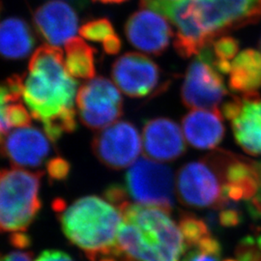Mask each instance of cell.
<instances>
[{"mask_svg": "<svg viewBox=\"0 0 261 261\" xmlns=\"http://www.w3.org/2000/svg\"><path fill=\"white\" fill-rule=\"evenodd\" d=\"M76 87L61 49L54 46L38 47L20 75L21 100L53 143L76 129Z\"/></svg>", "mask_w": 261, "mask_h": 261, "instance_id": "cell-1", "label": "cell"}, {"mask_svg": "<svg viewBox=\"0 0 261 261\" xmlns=\"http://www.w3.org/2000/svg\"><path fill=\"white\" fill-rule=\"evenodd\" d=\"M118 210L122 222L116 257L121 261L180 260L186 252V243L168 211L129 201Z\"/></svg>", "mask_w": 261, "mask_h": 261, "instance_id": "cell-2", "label": "cell"}, {"mask_svg": "<svg viewBox=\"0 0 261 261\" xmlns=\"http://www.w3.org/2000/svg\"><path fill=\"white\" fill-rule=\"evenodd\" d=\"M66 238L90 261L117 254L122 217L117 207L97 196H84L65 208L59 217Z\"/></svg>", "mask_w": 261, "mask_h": 261, "instance_id": "cell-3", "label": "cell"}, {"mask_svg": "<svg viewBox=\"0 0 261 261\" xmlns=\"http://www.w3.org/2000/svg\"><path fill=\"white\" fill-rule=\"evenodd\" d=\"M43 171L0 168V232L25 231L42 208Z\"/></svg>", "mask_w": 261, "mask_h": 261, "instance_id": "cell-4", "label": "cell"}, {"mask_svg": "<svg viewBox=\"0 0 261 261\" xmlns=\"http://www.w3.org/2000/svg\"><path fill=\"white\" fill-rule=\"evenodd\" d=\"M198 29L213 43L230 29L256 22L261 17V0H188Z\"/></svg>", "mask_w": 261, "mask_h": 261, "instance_id": "cell-5", "label": "cell"}, {"mask_svg": "<svg viewBox=\"0 0 261 261\" xmlns=\"http://www.w3.org/2000/svg\"><path fill=\"white\" fill-rule=\"evenodd\" d=\"M226 94L223 76L215 66L213 51L208 46L188 67L181 88L182 103L195 110H218Z\"/></svg>", "mask_w": 261, "mask_h": 261, "instance_id": "cell-6", "label": "cell"}, {"mask_svg": "<svg viewBox=\"0 0 261 261\" xmlns=\"http://www.w3.org/2000/svg\"><path fill=\"white\" fill-rule=\"evenodd\" d=\"M130 196L143 205L160 207L168 212L174 205L175 179L171 168L147 158H140L126 174Z\"/></svg>", "mask_w": 261, "mask_h": 261, "instance_id": "cell-7", "label": "cell"}, {"mask_svg": "<svg viewBox=\"0 0 261 261\" xmlns=\"http://www.w3.org/2000/svg\"><path fill=\"white\" fill-rule=\"evenodd\" d=\"M79 117L90 130H102L121 117L123 100L118 87L105 76L82 85L76 94Z\"/></svg>", "mask_w": 261, "mask_h": 261, "instance_id": "cell-8", "label": "cell"}, {"mask_svg": "<svg viewBox=\"0 0 261 261\" xmlns=\"http://www.w3.org/2000/svg\"><path fill=\"white\" fill-rule=\"evenodd\" d=\"M91 148L105 167L113 170L128 168L141 150L139 130L130 122L116 121L94 136Z\"/></svg>", "mask_w": 261, "mask_h": 261, "instance_id": "cell-9", "label": "cell"}, {"mask_svg": "<svg viewBox=\"0 0 261 261\" xmlns=\"http://www.w3.org/2000/svg\"><path fill=\"white\" fill-rule=\"evenodd\" d=\"M209 162L223 182L220 202L249 201L261 194L260 164L226 153L218 154Z\"/></svg>", "mask_w": 261, "mask_h": 261, "instance_id": "cell-10", "label": "cell"}, {"mask_svg": "<svg viewBox=\"0 0 261 261\" xmlns=\"http://www.w3.org/2000/svg\"><path fill=\"white\" fill-rule=\"evenodd\" d=\"M218 171L208 162H191L178 171L176 189L179 200L193 208L218 205L222 187Z\"/></svg>", "mask_w": 261, "mask_h": 261, "instance_id": "cell-11", "label": "cell"}, {"mask_svg": "<svg viewBox=\"0 0 261 261\" xmlns=\"http://www.w3.org/2000/svg\"><path fill=\"white\" fill-rule=\"evenodd\" d=\"M112 76L123 93L130 98H144L157 88L161 72L149 57L138 53H127L112 64Z\"/></svg>", "mask_w": 261, "mask_h": 261, "instance_id": "cell-12", "label": "cell"}, {"mask_svg": "<svg viewBox=\"0 0 261 261\" xmlns=\"http://www.w3.org/2000/svg\"><path fill=\"white\" fill-rule=\"evenodd\" d=\"M125 35L132 46L143 53L160 56L170 45L173 31L164 16L140 8L126 21Z\"/></svg>", "mask_w": 261, "mask_h": 261, "instance_id": "cell-13", "label": "cell"}, {"mask_svg": "<svg viewBox=\"0 0 261 261\" xmlns=\"http://www.w3.org/2000/svg\"><path fill=\"white\" fill-rule=\"evenodd\" d=\"M260 98L257 94L234 98L223 107V112L233 130L234 138L245 152L261 155Z\"/></svg>", "mask_w": 261, "mask_h": 261, "instance_id": "cell-14", "label": "cell"}, {"mask_svg": "<svg viewBox=\"0 0 261 261\" xmlns=\"http://www.w3.org/2000/svg\"><path fill=\"white\" fill-rule=\"evenodd\" d=\"M33 23L38 34L47 44L58 47L75 37L79 18L65 1L49 0L35 10Z\"/></svg>", "mask_w": 261, "mask_h": 261, "instance_id": "cell-15", "label": "cell"}, {"mask_svg": "<svg viewBox=\"0 0 261 261\" xmlns=\"http://www.w3.org/2000/svg\"><path fill=\"white\" fill-rule=\"evenodd\" d=\"M50 142L47 135L37 128H19L6 137L0 155L17 168H38L50 154Z\"/></svg>", "mask_w": 261, "mask_h": 261, "instance_id": "cell-16", "label": "cell"}, {"mask_svg": "<svg viewBox=\"0 0 261 261\" xmlns=\"http://www.w3.org/2000/svg\"><path fill=\"white\" fill-rule=\"evenodd\" d=\"M142 144L145 155L161 162H171L186 152V143L179 125L175 121L157 117L144 123Z\"/></svg>", "mask_w": 261, "mask_h": 261, "instance_id": "cell-17", "label": "cell"}, {"mask_svg": "<svg viewBox=\"0 0 261 261\" xmlns=\"http://www.w3.org/2000/svg\"><path fill=\"white\" fill-rule=\"evenodd\" d=\"M187 141L200 150L213 149L224 137V126L219 110H195L182 119Z\"/></svg>", "mask_w": 261, "mask_h": 261, "instance_id": "cell-18", "label": "cell"}, {"mask_svg": "<svg viewBox=\"0 0 261 261\" xmlns=\"http://www.w3.org/2000/svg\"><path fill=\"white\" fill-rule=\"evenodd\" d=\"M36 39L24 19L12 17L0 23V57L7 60H21L35 47Z\"/></svg>", "mask_w": 261, "mask_h": 261, "instance_id": "cell-19", "label": "cell"}, {"mask_svg": "<svg viewBox=\"0 0 261 261\" xmlns=\"http://www.w3.org/2000/svg\"><path fill=\"white\" fill-rule=\"evenodd\" d=\"M228 85L242 96L257 94L261 88V53L247 48L236 56L231 63Z\"/></svg>", "mask_w": 261, "mask_h": 261, "instance_id": "cell-20", "label": "cell"}, {"mask_svg": "<svg viewBox=\"0 0 261 261\" xmlns=\"http://www.w3.org/2000/svg\"><path fill=\"white\" fill-rule=\"evenodd\" d=\"M96 50L81 38H72L66 43L65 66L73 77L92 80L96 75Z\"/></svg>", "mask_w": 261, "mask_h": 261, "instance_id": "cell-21", "label": "cell"}, {"mask_svg": "<svg viewBox=\"0 0 261 261\" xmlns=\"http://www.w3.org/2000/svg\"><path fill=\"white\" fill-rule=\"evenodd\" d=\"M19 100H21L20 75H12L0 84V148L12 129L9 121L10 106Z\"/></svg>", "mask_w": 261, "mask_h": 261, "instance_id": "cell-22", "label": "cell"}, {"mask_svg": "<svg viewBox=\"0 0 261 261\" xmlns=\"http://www.w3.org/2000/svg\"><path fill=\"white\" fill-rule=\"evenodd\" d=\"M211 47L216 68L222 75L229 74L231 63L239 50V42L235 38L223 36L214 40Z\"/></svg>", "mask_w": 261, "mask_h": 261, "instance_id": "cell-23", "label": "cell"}, {"mask_svg": "<svg viewBox=\"0 0 261 261\" xmlns=\"http://www.w3.org/2000/svg\"><path fill=\"white\" fill-rule=\"evenodd\" d=\"M179 228L186 243L187 249L195 248L200 241L211 235L205 222L194 215H182Z\"/></svg>", "mask_w": 261, "mask_h": 261, "instance_id": "cell-24", "label": "cell"}, {"mask_svg": "<svg viewBox=\"0 0 261 261\" xmlns=\"http://www.w3.org/2000/svg\"><path fill=\"white\" fill-rule=\"evenodd\" d=\"M80 34L86 40L102 44L117 35L112 21L107 18L88 20L80 28Z\"/></svg>", "mask_w": 261, "mask_h": 261, "instance_id": "cell-25", "label": "cell"}, {"mask_svg": "<svg viewBox=\"0 0 261 261\" xmlns=\"http://www.w3.org/2000/svg\"><path fill=\"white\" fill-rule=\"evenodd\" d=\"M191 250L182 261H220L222 255L221 244L211 235Z\"/></svg>", "mask_w": 261, "mask_h": 261, "instance_id": "cell-26", "label": "cell"}, {"mask_svg": "<svg viewBox=\"0 0 261 261\" xmlns=\"http://www.w3.org/2000/svg\"><path fill=\"white\" fill-rule=\"evenodd\" d=\"M221 209L218 216V223L224 227H234L242 223V213L234 202H222L217 207Z\"/></svg>", "mask_w": 261, "mask_h": 261, "instance_id": "cell-27", "label": "cell"}, {"mask_svg": "<svg viewBox=\"0 0 261 261\" xmlns=\"http://www.w3.org/2000/svg\"><path fill=\"white\" fill-rule=\"evenodd\" d=\"M47 170L48 178L51 182L65 181L70 175L71 165L65 159L56 157L47 162Z\"/></svg>", "mask_w": 261, "mask_h": 261, "instance_id": "cell-28", "label": "cell"}, {"mask_svg": "<svg viewBox=\"0 0 261 261\" xmlns=\"http://www.w3.org/2000/svg\"><path fill=\"white\" fill-rule=\"evenodd\" d=\"M103 196L106 197V199H108L109 202H111L117 208L128 201L127 190L125 187L122 186L120 184L110 185L103 192Z\"/></svg>", "mask_w": 261, "mask_h": 261, "instance_id": "cell-29", "label": "cell"}, {"mask_svg": "<svg viewBox=\"0 0 261 261\" xmlns=\"http://www.w3.org/2000/svg\"><path fill=\"white\" fill-rule=\"evenodd\" d=\"M35 261H74L65 252L59 250H46L41 252Z\"/></svg>", "mask_w": 261, "mask_h": 261, "instance_id": "cell-30", "label": "cell"}, {"mask_svg": "<svg viewBox=\"0 0 261 261\" xmlns=\"http://www.w3.org/2000/svg\"><path fill=\"white\" fill-rule=\"evenodd\" d=\"M10 243L12 246L18 249H25L31 245L32 240H31V237L24 231H17L11 234Z\"/></svg>", "mask_w": 261, "mask_h": 261, "instance_id": "cell-31", "label": "cell"}, {"mask_svg": "<svg viewBox=\"0 0 261 261\" xmlns=\"http://www.w3.org/2000/svg\"><path fill=\"white\" fill-rule=\"evenodd\" d=\"M121 47L122 41L118 35L110 39L108 42L103 44V53H106L107 55H111V56L117 55L120 51Z\"/></svg>", "mask_w": 261, "mask_h": 261, "instance_id": "cell-32", "label": "cell"}, {"mask_svg": "<svg viewBox=\"0 0 261 261\" xmlns=\"http://www.w3.org/2000/svg\"><path fill=\"white\" fill-rule=\"evenodd\" d=\"M0 261H33V253L31 252H14L5 255L0 253Z\"/></svg>", "mask_w": 261, "mask_h": 261, "instance_id": "cell-33", "label": "cell"}, {"mask_svg": "<svg viewBox=\"0 0 261 261\" xmlns=\"http://www.w3.org/2000/svg\"><path fill=\"white\" fill-rule=\"evenodd\" d=\"M93 1H99V2H102L105 4H118V3L125 2L127 0H93Z\"/></svg>", "mask_w": 261, "mask_h": 261, "instance_id": "cell-34", "label": "cell"}, {"mask_svg": "<svg viewBox=\"0 0 261 261\" xmlns=\"http://www.w3.org/2000/svg\"><path fill=\"white\" fill-rule=\"evenodd\" d=\"M100 261H116V260H114V259H113V258H110V257H109V258H102V259H101V260Z\"/></svg>", "mask_w": 261, "mask_h": 261, "instance_id": "cell-35", "label": "cell"}, {"mask_svg": "<svg viewBox=\"0 0 261 261\" xmlns=\"http://www.w3.org/2000/svg\"><path fill=\"white\" fill-rule=\"evenodd\" d=\"M69 1H75V2H77V3H80V2H82L83 0H69Z\"/></svg>", "mask_w": 261, "mask_h": 261, "instance_id": "cell-36", "label": "cell"}, {"mask_svg": "<svg viewBox=\"0 0 261 261\" xmlns=\"http://www.w3.org/2000/svg\"><path fill=\"white\" fill-rule=\"evenodd\" d=\"M224 261H237V260H234V259H226V260Z\"/></svg>", "mask_w": 261, "mask_h": 261, "instance_id": "cell-37", "label": "cell"}, {"mask_svg": "<svg viewBox=\"0 0 261 261\" xmlns=\"http://www.w3.org/2000/svg\"><path fill=\"white\" fill-rule=\"evenodd\" d=\"M171 1H179V0H171Z\"/></svg>", "mask_w": 261, "mask_h": 261, "instance_id": "cell-38", "label": "cell"}, {"mask_svg": "<svg viewBox=\"0 0 261 261\" xmlns=\"http://www.w3.org/2000/svg\"><path fill=\"white\" fill-rule=\"evenodd\" d=\"M0 11H1V4H0Z\"/></svg>", "mask_w": 261, "mask_h": 261, "instance_id": "cell-39", "label": "cell"}, {"mask_svg": "<svg viewBox=\"0 0 261 261\" xmlns=\"http://www.w3.org/2000/svg\"><path fill=\"white\" fill-rule=\"evenodd\" d=\"M260 47H261V39H260Z\"/></svg>", "mask_w": 261, "mask_h": 261, "instance_id": "cell-40", "label": "cell"}]
</instances>
